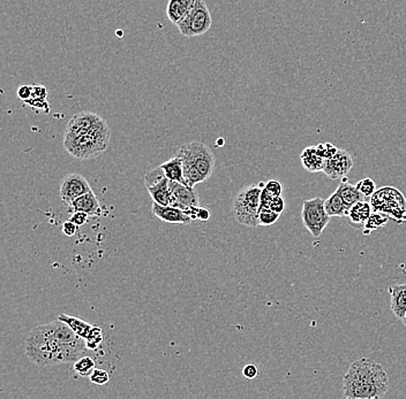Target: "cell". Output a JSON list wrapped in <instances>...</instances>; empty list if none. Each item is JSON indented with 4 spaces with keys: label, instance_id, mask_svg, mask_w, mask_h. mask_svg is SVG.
<instances>
[{
    "label": "cell",
    "instance_id": "cell-13",
    "mask_svg": "<svg viewBox=\"0 0 406 399\" xmlns=\"http://www.w3.org/2000/svg\"><path fill=\"white\" fill-rule=\"evenodd\" d=\"M151 211H153L155 217L158 218L165 224H189L193 221L185 211L178 209V207L163 206L160 204L154 203Z\"/></svg>",
    "mask_w": 406,
    "mask_h": 399
},
{
    "label": "cell",
    "instance_id": "cell-34",
    "mask_svg": "<svg viewBox=\"0 0 406 399\" xmlns=\"http://www.w3.org/2000/svg\"><path fill=\"white\" fill-rule=\"evenodd\" d=\"M78 227H79V226H76V224H74V222H72V221H66V222L62 224V233H64L65 236L73 237L76 235V231H78Z\"/></svg>",
    "mask_w": 406,
    "mask_h": 399
},
{
    "label": "cell",
    "instance_id": "cell-36",
    "mask_svg": "<svg viewBox=\"0 0 406 399\" xmlns=\"http://www.w3.org/2000/svg\"><path fill=\"white\" fill-rule=\"evenodd\" d=\"M33 96V87L29 85H22L20 88L17 89V97L28 102V99L31 98Z\"/></svg>",
    "mask_w": 406,
    "mask_h": 399
},
{
    "label": "cell",
    "instance_id": "cell-23",
    "mask_svg": "<svg viewBox=\"0 0 406 399\" xmlns=\"http://www.w3.org/2000/svg\"><path fill=\"white\" fill-rule=\"evenodd\" d=\"M74 372L78 373L79 375L87 378V376L92 375V373L95 371V360L92 357L85 355V357H80L76 362H74Z\"/></svg>",
    "mask_w": 406,
    "mask_h": 399
},
{
    "label": "cell",
    "instance_id": "cell-8",
    "mask_svg": "<svg viewBox=\"0 0 406 399\" xmlns=\"http://www.w3.org/2000/svg\"><path fill=\"white\" fill-rule=\"evenodd\" d=\"M301 218L306 229L312 236L320 237L323 230L327 228L330 217L328 215L325 207V200L315 197L312 200H305L301 211Z\"/></svg>",
    "mask_w": 406,
    "mask_h": 399
},
{
    "label": "cell",
    "instance_id": "cell-24",
    "mask_svg": "<svg viewBox=\"0 0 406 399\" xmlns=\"http://www.w3.org/2000/svg\"><path fill=\"white\" fill-rule=\"evenodd\" d=\"M389 219L390 218L386 215V214L374 212V213L371 214V217L369 218V220L366 222L365 231L364 233H365V235H369L371 231H374V230L384 227L388 224Z\"/></svg>",
    "mask_w": 406,
    "mask_h": 399
},
{
    "label": "cell",
    "instance_id": "cell-3",
    "mask_svg": "<svg viewBox=\"0 0 406 399\" xmlns=\"http://www.w3.org/2000/svg\"><path fill=\"white\" fill-rule=\"evenodd\" d=\"M344 396L348 399H380L389 390V379L383 366L362 358L352 362L343 378Z\"/></svg>",
    "mask_w": 406,
    "mask_h": 399
},
{
    "label": "cell",
    "instance_id": "cell-25",
    "mask_svg": "<svg viewBox=\"0 0 406 399\" xmlns=\"http://www.w3.org/2000/svg\"><path fill=\"white\" fill-rule=\"evenodd\" d=\"M85 341L88 350H96L103 342L102 328L99 326H94L92 332H89L88 337Z\"/></svg>",
    "mask_w": 406,
    "mask_h": 399
},
{
    "label": "cell",
    "instance_id": "cell-18",
    "mask_svg": "<svg viewBox=\"0 0 406 399\" xmlns=\"http://www.w3.org/2000/svg\"><path fill=\"white\" fill-rule=\"evenodd\" d=\"M336 191L341 196V200L344 202L345 206L348 207V210H350L353 205L359 203V202L365 200V197L362 196L360 191L357 189V186L348 182L346 176L341 179V184L338 186Z\"/></svg>",
    "mask_w": 406,
    "mask_h": 399
},
{
    "label": "cell",
    "instance_id": "cell-29",
    "mask_svg": "<svg viewBox=\"0 0 406 399\" xmlns=\"http://www.w3.org/2000/svg\"><path fill=\"white\" fill-rule=\"evenodd\" d=\"M188 215L192 218V220L208 221L210 219V212L205 207H194L193 210L189 211Z\"/></svg>",
    "mask_w": 406,
    "mask_h": 399
},
{
    "label": "cell",
    "instance_id": "cell-4",
    "mask_svg": "<svg viewBox=\"0 0 406 399\" xmlns=\"http://www.w3.org/2000/svg\"><path fill=\"white\" fill-rule=\"evenodd\" d=\"M176 156L180 157L183 160L185 179L187 186L193 188L207 181L215 170V154L205 143L198 141L185 143Z\"/></svg>",
    "mask_w": 406,
    "mask_h": 399
},
{
    "label": "cell",
    "instance_id": "cell-11",
    "mask_svg": "<svg viewBox=\"0 0 406 399\" xmlns=\"http://www.w3.org/2000/svg\"><path fill=\"white\" fill-rule=\"evenodd\" d=\"M89 191H92V188L85 177L76 172H71L62 179L59 193L62 202L71 205L76 198Z\"/></svg>",
    "mask_w": 406,
    "mask_h": 399
},
{
    "label": "cell",
    "instance_id": "cell-15",
    "mask_svg": "<svg viewBox=\"0 0 406 399\" xmlns=\"http://www.w3.org/2000/svg\"><path fill=\"white\" fill-rule=\"evenodd\" d=\"M388 291L390 294V308L395 317L402 320L406 313V283L391 285Z\"/></svg>",
    "mask_w": 406,
    "mask_h": 399
},
{
    "label": "cell",
    "instance_id": "cell-26",
    "mask_svg": "<svg viewBox=\"0 0 406 399\" xmlns=\"http://www.w3.org/2000/svg\"><path fill=\"white\" fill-rule=\"evenodd\" d=\"M357 189L360 191L362 196L365 197V198H369V197H372L376 191V186L375 182L373 181L372 179H369V177H365V179H360L357 184Z\"/></svg>",
    "mask_w": 406,
    "mask_h": 399
},
{
    "label": "cell",
    "instance_id": "cell-37",
    "mask_svg": "<svg viewBox=\"0 0 406 399\" xmlns=\"http://www.w3.org/2000/svg\"><path fill=\"white\" fill-rule=\"evenodd\" d=\"M402 321H403L404 326L406 327V313L405 315H404V318L402 319Z\"/></svg>",
    "mask_w": 406,
    "mask_h": 399
},
{
    "label": "cell",
    "instance_id": "cell-10",
    "mask_svg": "<svg viewBox=\"0 0 406 399\" xmlns=\"http://www.w3.org/2000/svg\"><path fill=\"white\" fill-rule=\"evenodd\" d=\"M169 186H170L171 195H172L170 206L181 209L187 214L194 207L200 206L198 193L193 186L176 182V181H170Z\"/></svg>",
    "mask_w": 406,
    "mask_h": 399
},
{
    "label": "cell",
    "instance_id": "cell-32",
    "mask_svg": "<svg viewBox=\"0 0 406 399\" xmlns=\"http://www.w3.org/2000/svg\"><path fill=\"white\" fill-rule=\"evenodd\" d=\"M284 209H285V202L282 196L273 197V200H270L269 207L268 210L273 211L277 213H283Z\"/></svg>",
    "mask_w": 406,
    "mask_h": 399
},
{
    "label": "cell",
    "instance_id": "cell-21",
    "mask_svg": "<svg viewBox=\"0 0 406 399\" xmlns=\"http://www.w3.org/2000/svg\"><path fill=\"white\" fill-rule=\"evenodd\" d=\"M58 319L60 321L65 322L66 325H69V328L72 329L76 335L80 336L83 339L88 337L89 332H92V327H94L89 322L85 321L82 319L65 314V313H60L58 315Z\"/></svg>",
    "mask_w": 406,
    "mask_h": 399
},
{
    "label": "cell",
    "instance_id": "cell-33",
    "mask_svg": "<svg viewBox=\"0 0 406 399\" xmlns=\"http://www.w3.org/2000/svg\"><path fill=\"white\" fill-rule=\"evenodd\" d=\"M89 214L85 213V212H80V211H76V212H73L72 215L69 218V220L74 222L76 226H79V227H82V226H85L89 220Z\"/></svg>",
    "mask_w": 406,
    "mask_h": 399
},
{
    "label": "cell",
    "instance_id": "cell-14",
    "mask_svg": "<svg viewBox=\"0 0 406 399\" xmlns=\"http://www.w3.org/2000/svg\"><path fill=\"white\" fill-rule=\"evenodd\" d=\"M69 206L72 207L73 212L80 211L89 214L90 217H101L102 215V209L99 205V198L96 197L94 191L82 195L79 198H76Z\"/></svg>",
    "mask_w": 406,
    "mask_h": 399
},
{
    "label": "cell",
    "instance_id": "cell-12",
    "mask_svg": "<svg viewBox=\"0 0 406 399\" xmlns=\"http://www.w3.org/2000/svg\"><path fill=\"white\" fill-rule=\"evenodd\" d=\"M353 168L351 154L345 150L338 149L337 153L325 160L323 172L330 179H343Z\"/></svg>",
    "mask_w": 406,
    "mask_h": 399
},
{
    "label": "cell",
    "instance_id": "cell-19",
    "mask_svg": "<svg viewBox=\"0 0 406 399\" xmlns=\"http://www.w3.org/2000/svg\"><path fill=\"white\" fill-rule=\"evenodd\" d=\"M195 0H169L167 7V15L172 24L177 26L188 10H191L192 5Z\"/></svg>",
    "mask_w": 406,
    "mask_h": 399
},
{
    "label": "cell",
    "instance_id": "cell-31",
    "mask_svg": "<svg viewBox=\"0 0 406 399\" xmlns=\"http://www.w3.org/2000/svg\"><path fill=\"white\" fill-rule=\"evenodd\" d=\"M264 189L270 193V195H273V196H282V193H283V186L280 184V182L276 181V179H271L269 182L266 183V186H264Z\"/></svg>",
    "mask_w": 406,
    "mask_h": 399
},
{
    "label": "cell",
    "instance_id": "cell-5",
    "mask_svg": "<svg viewBox=\"0 0 406 399\" xmlns=\"http://www.w3.org/2000/svg\"><path fill=\"white\" fill-rule=\"evenodd\" d=\"M264 183L259 186H245L237 193L233 200V217L240 224L247 227L259 226L260 200Z\"/></svg>",
    "mask_w": 406,
    "mask_h": 399
},
{
    "label": "cell",
    "instance_id": "cell-17",
    "mask_svg": "<svg viewBox=\"0 0 406 399\" xmlns=\"http://www.w3.org/2000/svg\"><path fill=\"white\" fill-rule=\"evenodd\" d=\"M372 205L366 200L355 204L348 210V219L352 227H365L366 222L372 214Z\"/></svg>",
    "mask_w": 406,
    "mask_h": 399
},
{
    "label": "cell",
    "instance_id": "cell-2",
    "mask_svg": "<svg viewBox=\"0 0 406 399\" xmlns=\"http://www.w3.org/2000/svg\"><path fill=\"white\" fill-rule=\"evenodd\" d=\"M111 129L96 113L80 112L67 123L64 148L76 159H94L102 156L109 146Z\"/></svg>",
    "mask_w": 406,
    "mask_h": 399
},
{
    "label": "cell",
    "instance_id": "cell-28",
    "mask_svg": "<svg viewBox=\"0 0 406 399\" xmlns=\"http://www.w3.org/2000/svg\"><path fill=\"white\" fill-rule=\"evenodd\" d=\"M89 378H90V381L97 386H104L110 381L109 373L104 369H95Z\"/></svg>",
    "mask_w": 406,
    "mask_h": 399
},
{
    "label": "cell",
    "instance_id": "cell-22",
    "mask_svg": "<svg viewBox=\"0 0 406 399\" xmlns=\"http://www.w3.org/2000/svg\"><path fill=\"white\" fill-rule=\"evenodd\" d=\"M325 211H327L329 217H348V207L345 206L344 202L341 200V196L338 195L337 191L331 193L325 200Z\"/></svg>",
    "mask_w": 406,
    "mask_h": 399
},
{
    "label": "cell",
    "instance_id": "cell-16",
    "mask_svg": "<svg viewBox=\"0 0 406 399\" xmlns=\"http://www.w3.org/2000/svg\"><path fill=\"white\" fill-rule=\"evenodd\" d=\"M301 163L307 172H323L325 159L319 152L316 146H308L301 154Z\"/></svg>",
    "mask_w": 406,
    "mask_h": 399
},
{
    "label": "cell",
    "instance_id": "cell-6",
    "mask_svg": "<svg viewBox=\"0 0 406 399\" xmlns=\"http://www.w3.org/2000/svg\"><path fill=\"white\" fill-rule=\"evenodd\" d=\"M373 212H380L391 218L398 224L406 221V200L403 193L393 186H384L373 195Z\"/></svg>",
    "mask_w": 406,
    "mask_h": 399
},
{
    "label": "cell",
    "instance_id": "cell-30",
    "mask_svg": "<svg viewBox=\"0 0 406 399\" xmlns=\"http://www.w3.org/2000/svg\"><path fill=\"white\" fill-rule=\"evenodd\" d=\"M318 148L319 152L321 154L325 160L329 159L331 157L335 156L336 153H337L338 149L334 144H331V143H320L316 145Z\"/></svg>",
    "mask_w": 406,
    "mask_h": 399
},
{
    "label": "cell",
    "instance_id": "cell-9",
    "mask_svg": "<svg viewBox=\"0 0 406 399\" xmlns=\"http://www.w3.org/2000/svg\"><path fill=\"white\" fill-rule=\"evenodd\" d=\"M170 179H167L161 167L148 172L144 176V184L154 203L163 206H170L172 195H171Z\"/></svg>",
    "mask_w": 406,
    "mask_h": 399
},
{
    "label": "cell",
    "instance_id": "cell-7",
    "mask_svg": "<svg viewBox=\"0 0 406 399\" xmlns=\"http://www.w3.org/2000/svg\"><path fill=\"white\" fill-rule=\"evenodd\" d=\"M212 17L205 0H195L184 19L177 24L180 34L185 37L202 36L210 29Z\"/></svg>",
    "mask_w": 406,
    "mask_h": 399
},
{
    "label": "cell",
    "instance_id": "cell-20",
    "mask_svg": "<svg viewBox=\"0 0 406 399\" xmlns=\"http://www.w3.org/2000/svg\"><path fill=\"white\" fill-rule=\"evenodd\" d=\"M162 170L170 181H176V182H180L183 184H187L184 175V165H183V160L180 157L174 156L170 160H167L165 163H162Z\"/></svg>",
    "mask_w": 406,
    "mask_h": 399
},
{
    "label": "cell",
    "instance_id": "cell-1",
    "mask_svg": "<svg viewBox=\"0 0 406 399\" xmlns=\"http://www.w3.org/2000/svg\"><path fill=\"white\" fill-rule=\"evenodd\" d=\"M85 350V339L59 319L38 326L26 339V355L40 367L76 362Z\"/></svg>",
    "mask_w": 406,
    "mask_h": 399
},
{
    "label": "cell",
    "instance_id": "cell-35",
    "mask_svg": "<svg viewBox=\"0 0 406 399\" xmlns=\"http://www.w3.org/2000/svg\"><path fill=\"white\" fill-rule=\"evenodd\" d=\"M257 374H259V369L254 364H248V365H246L244 367L243 375L245 379L254 380L257 376Z\"/></svg>",
    "mask_w": 406,
    "mask_h": 399
},
{
    "label": "cell",
    "instance_id": "cell-27",
    "mask_svg": "<svg viewBox=\"0 0 406 399\" xmlns=\"http://www.w3.org/2000/svg\"><path fill=\"white\" fill-rule=\"evenodd\" d=\"M280 214L271 210L259 211V226H273L280 219Z\"/></svg>",
    "mask_w": 406,
    "mask_h": 399
}]
</instances>
